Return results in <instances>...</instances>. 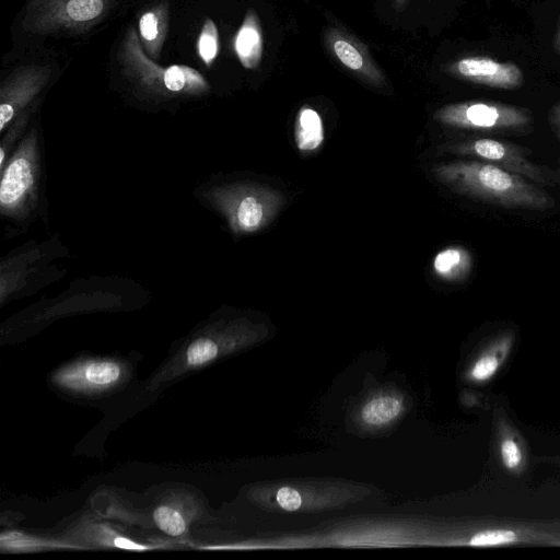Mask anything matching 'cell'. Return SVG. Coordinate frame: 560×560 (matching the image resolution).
<instances>
[{
  "label": "cell",
  "mask_w": 560,
  "mask_h": 560,
  "mask_svg": "<svg viewBox=\"0 0 560 560\" xmlns=\"http://www.w3.org/2000/svg\"><path fill=\"white\" fill-rule=\"evenodd\" d=\"M402 410V401L394 395L377 396L361 410L362 421L370 427H382L395 420Z\"/></svg>",
  "instance_id": "cell-18"
},
{
  "label": "cell",
  "mask_w": 560,
  "mask_h": 560,
  "mask_svg": "<svg viewBox=\"0 0 560 560\" xmlns=\"http://www.w3.org/2000/svg\"><path fill=\"white\" fill-rule=\"evenodd\" d=\"M327 40L337 59L348 69L357 72L372 83L380 84L382 74L372 62L368 51L353 37L338 30L327 34Z\"/></svg>",
  "instance_id": "cell-12"
},
{
  "label": "cell",
  "mask_w": 560,
  "mask_h": 560,
  "mask_svg": "<svg viewBox=\"0 0 560 560\" xmlns=\"http://www.w3.org/2000/svg\"><path fill=\"white\" fill-rule=\"evenodd\" d=\"M454 151L494 164L532 182L545 185H552L555 183L548 168L541 167L528 160L524 150L511 142L491 138H478L455 144Z\"/></svg>",
  "instance_id": "cell-7"
},
{
  "label": "cell",
  "mask_w": 560,
  "mask_h": 560,
  "mask_svg": "<svg viewBox=\"0 0 560 560\" xmlns=\"http://www.w3.org/2000/svg\"><path fill=\"white\" fill-rule=\"evenodd\" d=\"M44 153L38 129H30L1 168L0 212L27 226L44 210Z\"/></svg>",
  "instance_id": "cell-2"
},
{
  "label": "cell",
  "mask_w": 560,
  "mask_h": 560,
  "mask_svg": "<svg viewBox=\"0 0 560 560\" xmlns=\"http://www.w3.org/2000/svg\"><path fill=\"white\" fill-rule=\"evenodd\" d=\"M116 0H30L23 28L48 34H81L101 22Z\"/></svg>",
  "instance_id": "cell-5"
},
{
  "label": "cell",
  "mask_w": 560,
  "mask_h": 560,
  "mask_svg": "<svg viewBox=\"0 0 560 560\" xmlns=\"http://www.w3.org/2000/svg\"><path fill=\"white\" fill-rule=\"evenodd\" d=\"M168 11L167 1H162L143 11L138 20V35L142 48L154 61L160 59L167 36Z\"/></svg>",
  "instance_id": "cell-13"
},
{
  "label": "cell",
  "mask_w": 560,
  "mask_h": 560,
  "mask_svg": "<svg viewBox=\"0 0 560 560\" xmlns=\"http://www.w3.org/2000/svg\"><path fill=\"white\" fill-rule=\"evenodd\" d=\"M548 119L553 131L560 140V102L556 103L549 110Z\"/></svg>",
  "instance_id": "cell-23"
},
{
  "label": "cell",
  "mask_w": 560,
  "mask_h": 560,
  "mask_svg": "<svg viewBox=\"0 0 560 560\" xmlns=\"http://www.w3.org/2000/svg\"><path fill=\"white\" fill-rule=\"evenodd\" d=\"M213 205L224 214L234 233H253L267 226L285 202L277 189L253 183L217 187Z\"/></svg>",
  "instance_id": "cell-4"
},
{
  "label": "cell",
  "mask_w": 560,
  "mask_h": 560,
  "mask_svg": "<svg viewBox=\"0 0 560 560\" xmlns=\"http://www.w3.org/2000/svg\"><path fill=\"white\" fill-rule=\"evenodd\" d=\"M516 335L505 330L489 338L470 361L465 380L476 386H485L500 373L515 345Z\"/></svg>",
  "instance_id": "cell-11"
},
{
  "label": "cell",
  "mask_w": 560,
  "mask_h": 560,
  "mask_svg": "<svg viewBox=\"0 0 560 560\" xmlns=\"http://www.w3.org/2000/svg\"><path fill=\"white\" fill-rule=\"evenodd\" d=\"M276 500L285 511H295L302 505L301 494L290 487L280 488L277 492Z\"/></svg>",
  "instance_id": "cell-22"
},
{
  "label": "cell",
  "mask_w": 560,
  "mask_h": 560,
  "mask_svg": "<svg viewBox=\"0 0 560 560\" xmlns=\"http://www.w3.org/2000/svg\"><path fill=\"white\" fill-rule=\"evenodd\" d=\"M492 438L493 451L500 466L514 477L522 476L529 463L528 446L505 409L499 405L492 412Z\"/></svg>",
  "instance_id": "cell-10"
},
{
  "label": "cell",
  "mask_w": 560,
  "mask_h": 560,
  "mask_svg": "<svg viewBox=\"0 0 560 560\" xmlns=\"http://www.w3.org/2000/svg\"><path fill=\"white\" fill-rule=\"evenodd\" d=\"M324 126L320 115L312 107H302L294 124V139L300 151L317 150L324 141Z\"/></svg>",
  "instance_id": "cell-17"
},
{
  "label": "cell",
  "mask_w": 560,
  "mask_h": 560,
  "mask_svg": "<svg viewBox=\"0 0 560 560\" xmlns=\"http://www.w3.org/2000/svg\"><path fill=\"white\" fill-rule=\"evenodd\" d=\"M435 119L454 128L508 131L525 129L533 117L526 108L520 106L493 101H467L440 108Z\"/></svg>",
  "instance_id": "cell-6"
},
{
  "label": "cell",
  "mask_w": 560,
  "mask_h": 560,
  "mask_svg": "<svg viewBox=\"0 0 560 560\" xmlns=\"http://www.w3.org/2000/svg\"><path fill=\"white\" fill-rule=\"evenodd\" d=\"M118 60L124 77L141 97L164 102L201 96L210 91L209 83L196 69L185 65L161 67L152 60L144 52L135 27L126 33L119 46Z\"/></svg>",
  "instance_id": "cell-3"
},
{
  "label": "cell",
  "mask_w": 560,
  "mask_h": 560,
  "mask_svg": "<svg viewBox=\"0 0 560 560\" xmlns=\"http://www.w3.org/2000/svg\"><path fill=\"white\" fill-rule=\"evenodd\" d=\"M120 377L119 366L110 361L90 362L79 369L66 370L60 381L71 387H106Z\"/></svg>",
  "instance_id": "cell-15"
},
{
  "label": "cell",
  "mask_w": 560,
  "mask_h": 560,
  "mask_svg": "<svg viewBox=\"0 0 560 560\" xmlns=\"http://www.w3.org/2000/svg\"><path fill=\"white\" fill-rule=\"evenodd\" d=\"M433 173L439 182L454 191L500 207L545 210L555 203L529 179L480 160L438 165Z\"/></svg>",
  "instance_id": "cell-1"
},
{
  "label": "cell",
  "mask_w": 560,
  "mask_h": 560,
  "mask_svg": "<svg viewBox=\"0 0 560 560\" xmlns=\"http://www.w3.org/2000/svg\"><path fill=\"white\" fill-rule=\"evenodd\" d=\"M406 0H396L397 4L400 5L402 2H405Z\"/></svg>",
  "instance_id": "cell-26"
},
{
  "label": "cell",
  "mask_w": 560,
  "mask_h": 560,
  "mask_svg": "<svg viewBox=\"0 0 560 560\" xmlns=\"http://www.w3.org/2000/svg\"><path fill=\"white\" fill-rule=\"evenodd\" d=\"M220 49L219 32L211 19H206L197 39V52L207 67H211Z\"/></svg>",
  "instance_id": "cell-19"
},
{
  "label": "cell",
  "mask_w": 560,
  "mask_h": 560,
  "mask_svg": "<svg viewBox=\"0 0 560 560\" xmlns=\"http://www.w3.org/2000/svg\"><path fill=\"white\" fill-rule=\"evenodd\" d=\"M472 266L470 253L460 246L442 249L433 260L435 275L444 280L458 281L465 279Z\"/></svg>",
  "instance_id": "cell-16"
},
{
  "label": "cell",
  "mask_w": 560,
  "mask_h": 560,
  "mask_svg": "<svg viewBox=\"0 0 560 560\" xmlns=\"http://www.w3.org/2000/svg\"><path fill=\"white\" fill-rule=\"evenodd\" d=\"M114 545L119 548L124 549H132V550H145L147 547L139 545L130 539H127L125 537H116L114 539Z\"/></svg>",
  "instance_id": "cell-24"
},
{
  "label": "cell",
  "mask_w": 560,
  "mask_h": 560,
  "mask_svg": "<svg viewBox=\"0 0 560 560\" xmlns=\"http://www.w3.org/2000/svg\"><path fill=\"white\" fill-rule=\"evenodd\" d=\"M219 352L218 345L209 338H200L191 342L186 351V361L190 366L203 365L212 361Z\"/></svg>",
  "instance_id": "cell-21"
},
{
  "label": "cell",
  "mask_w": 560,
  "mask_h": 560,
  "mask_svg": "<svg viewBox=\"0 0 560 560\" xmlns=\"http://www.w3.org/2000/svg\"><path fill=\"white\" fill-rule=\"evenodd\" d=\"M454 75L494 89L513 90L524 82L522 69L512 61H499L488 56L463 57L448 67Z\"/></svg>",
  "instance_id": "cell-9"
},
{
  "label": "cell",
  "mask_w": 560,
  "mask_h": 560,
  "mask_svg": "<svg viewBox=\"0 0 560 560\" xmlns=\"http://www.w3.org/2000/svg\"><path fill=\"white\" fill-rule=\"evenodd\" d=\"M555 50L560 54V25L555 37Z\"/></svg>",
  "instance_id": "cell-25"
},
{
  "label": "cell",
  "mask_w": 560,
  "mask_h": 560,
  "mask_svg": "<svg viewBox=\"0 0 560 560\" xmlns=\"http://www.w3.org/2000/svg\"><path fill=\"white\" fill-rule=\"evenodd\" d=\"M153 518L158 527L171 536H179L186 529L183 515L171 506H160L154 511Z\"/></svg>",
  "instance_id": "cell-20"
},
{
  "label": "cell",
  "mask_w": 560,
  "mask_h": 560,
  "mask_svg": "<svg viewBox=\"0 0 560 560\" xmlns=\"http://www.w3.org/2000/svg\"><path fill=\"white\" fill-rule=\"evenodd\" d=\"M236 56L246 69H256L261 60L264 40L260 23L254 10H248L234 39Z\"/></svg>",
  "instance_id": "cell-14"
},
{
  "label": "cell",
  "mask_w": 560,
  "mask_h": 560,
  "mask_svg": "<svg viewBox=\"0 0 560 560\" xmlns=\"http://www.w3.org/2000/svg\"><path fill=\"white\" fill-rule=\"evenodd\" d=\"M51 70L39 65L22 66L11 72L0 86V131L26 110L50 78Z\"/></svg>",
  "instance_id": "cell-8"
}]
</instances>
